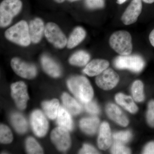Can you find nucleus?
<instances>
[{
    "label": "nucleus",
    "mask_w": 154,
    "mask_h": 154,
    "mask_svg": "<svg viewBox=\"0 0 154 154\" xmlns=\"http://www.w3.org/2000/svg\"><path fill=\"white\" fill-rule=\"evenodd\" d=\"M67 86L71 92L83 103H87L93 99L94 90L86 77L80 75L72 77L68 81Z\"/></svg>",
    "instance_id": "obj_1"
},
{
    "label": "nucleus",
    "mask_w": 154,
    "mask_h": 154,
    "mask_svg": "<svg viewBox=\"0 0 154 154\" xmlns=\"http://www.w3.org/2000/svg\"><path fill=\"white\" fill-rule=\"evenodd\" d=\"M109 42L111 48L120 55H129L132 52V38L127 31L114 32L110 36Z\"/></svg>",
    "instance_id": "obj_2"
},
{
    "label": "nucleus",
    "mask_w": 154,
    "mask_h": 154,
    "mask_svg": "<svg viewBox=\"0 0 154 154\" xmlns=\"http://www.w3.org/2000/svg\"><path fill=\"white\" fill-rule=\"evenodd\" d=\"M7 39L22 46H27L31 42L28 25L25 21H20L6 30Z\"/></svg>",
    "instance_id": "obj_3"
},
{
    "label": "nucleus",
    "mask_w": 154,
    "mask_h": 154,
    "mask_svg": "<svg viewBox=\"0 0 154 154\" xmlns=\"http://www.w3.org/2000/svg\"><path fill=\"white\" fill-rule=\"evenodd\" d=\"M22 3L20 0H4L0 5V23L2 27L10 25L13 18L21 11Z\"/></svg>",
    "instance_id": "obj_4"
},
{
    "label": "nucleus",
    "mask_w": 154,
    "mask_h": 154,
    "mask_svg": "<svg viewBox=\"0 0 154 154\" xmlns=\"http://www.w3.org/2000/svg\"><path fill=\"white\" fill-rule=\"evenodd\" d=\"M114 66L119 69H128L134 72H140L145 66L143 58L138 55H120L114 61Z\"/></svg>",
    "instance_id": "obj_5"
},
{
    "label": "nucleus",
    "mask_w": 154,
    "mask_h": 154,
    "mask_svg": "<svg viewBox=\"0 0 154 154\" xmlns=\"http://www.w3.org/2000/svg\"><path fill=\"white\" fill-rule=\"evenodd\" d=\"M45 35L49 42L59 48L66 45L67 39L59 27L55 23L49 22L45 28Z\"/></svg>",
    "instance_id": "obj_6"
},
{
    "label": "nucleus",
    "mask_w": 154,
    "mask_h": 154,
    "mask_svg": "<svg viewBox=\"0 0 154 154\" xmlns=\"http://www.w3.org/2000/svg\"><path fill=\"white\" fill-rule=\"evenodd\" d=\"M119 81L118 74L112 69L107 68L97 76L96 83L99 88L110 91L117 85Z\"/></svg>",
    "instance_id": "obj_7"
},
{
    "label": "nucleus",
    "mask_w": 154,
    "mask_h": 154,
    "mask_svg": "<svg viewBox=\"0 0 154 154\" xmlns=\"http://www.w3.org/2000/svg\"><path fill=\"white\" fill-rule=\"evenodd\" d=\"M11 89L12 98L17 107L20 110H24L29 99L26 85L23 82H17L11 85Z\"/></svg>",
    "instance_id": "obj_8"
},
{
    "label": "nucleus",
    "mask_w": 154,
    "mask_h": 154,
    "mask_svg": "<svg viewBox=\"0 0 154 154\" xmlns=\"http://www.w3.org/2000/svg\"><path fill=\"white\" fill-rule=\"evenodd\" d=\"M11 65L17 74L25 79H33L37 73L36 67L33 65L26 63L18 58H14L11 60Z\"/></svg>",
    "instance_id": "obj_9"
},
{
    "label": "nucleus",
    "mask_w": 154,
    "mask_h": 154,
    "mask_svg": "<svg viewBox=\"0 0 154 154\" xmlns=\"http://www.w3.org/2000/svg\"><path fill=\"white\" fill-rule=\"evenodd\" d=\"M51 138L53 143L61 151H65L71 145V139L68 130L60 127L56 128L52 131Z\"/></svg>",
    "instance_id": "obj_10"
},
{
    "label": "nucleus",
    "mask_w": 154,
    "mask_h": 154,
    "mask_svg": "<svg viewBox=\"0 0 154 154\" xmlns=\"http://www.w3.org/2000/svg\"><path fill=\"white\" fill-rule=\"evenodd\" d=\"M31 123L33 132L38 137H42L47 133L48 123L45 116L41 111H33L31 116Z\"/></svg>",
    "instance_id": "obj_11"
},
{
    "label": "nucleus",
    "mask_w": 154,
    "mask_h": 154,
    "mask_svg": "<svg viewBox=\"0 0 154 154\" xmlns=\"http://www.w3.org/2000/svg\"><path fill=\"white\" fill-rule=\"evenodd\" d=\"M142 11L141 0H132L121 17L124 25H128L137 22Z\"/></svg>",
    "instance_id": "obj_12"
},
{
    "label": "nucleus",
    "mask_w": 154,
    "mask_h": 154,
    "mask_svg": "<svg viewBox=\"0 0 154 154\" xmlns=\"http://www.w3.org/2000/svg\"><path fill=\"white\" fill-rule=\"evenodd\" d=\"M106 112L111 120L121 126L126 127L129 124V120L126 115L115 104H108L106 106Z\"/></svg>",
    "instance_id": "obj_13"
},
{
    "label": "nucleus",
    "mask_w": 154,
    "mask_h": 154,
    "mask_svg": "<svg viewBox=\"0 0 154 154\" xmlns=\"http://www.w3.org/2000/svg\"><path fill=\"white\" fill-rule=\"evenodd\" d=\"M112 143V135L110 125L107 122L101 124L98 138V145L102 150H106L110 148Z\"/></svg>",
    "instance_id": "obj_14"
},
{
    "label": "nucleus",
    "mask_w": 154,
    "mask_h": 154,
    "mask_svg": "<svg viewBox=\"0 0 154 154\" xmlns=\"http://www.w3.org/2000/svg\"><path fill=\"white\" fill-rule=\"evenodd\" d=\"M109 65V62L106 60H94L86 66L83 72L89 76H95L108 68Z\"/></svg>",
    "instance_id": "obj_15"
},
{
    "label": "nucleus",
    "mask_w": 154,
    "mask_h": 154,
    "mask_svg": "<svg viewBox=\"0 0 154 154\" xmlns=\"http://www.w3.org/2000/svg\"><path fill=\"white\" fill-rule=\"evenodd\" d=\"M30 39L34 43H37L41 40L44 30L43 21L39 18L32 20L28 25Z\"/></svg>",
    "instance_id": "obj_16"
},
{
    "label": "nucleus",
    "mask_w": 154,
    "mask_h": 154,
    "mask_svg": "<svg viewBox=\"0 0 154 154\" xmlns=\"http://www.w3.org/2000/svg\"><path fill=\"white\" fill-rule=\"evenodd\" d=\"M42 65L46 73L54 78L60 75L61 71L59 66L47 55H43L41 58Z\"/></svg>",
    "instance_id": "obj_17"
},
{
    "label": "nucleus",
    "mask_w": 154,
    "mask_h": 154,
    "mask_svg": "<svg viewBox=\"0 0 154 154\" xmlns=\"http://www.w3.org/2000/svg\"><path fill=\"white\" fill-rule=\"evenodd\" d=\"M116 102L127 111L131 113H135L138 108L133 99L122 93H119L115 96Z\"/></svg>",
    "instance_id": "obj_18"
},
{
    "label": "nucleus",
    "mask_w": 154,
    "mask_h": 154,
    "mask_svg": "<svg viewBox=\"0 0 154 154\" xmlns=\"http://www.w3.org/2000/svg\"><path fill=\"white\" fill-rule=\"evenodd\" d=\"M99 120L96 117L82 119L80 121V126L84 132L88 134H94L99 126Z\"/></svg>",
    "instance_id": "obj_19"
},
{
    "label": "nucleus",
    "mask_w": 154,
    "mask_h": 154,
    "mask_svg": "<svg viewBox=\"0 0 154 154\" xmlns=\"http://www.w3.org/2000/svg\"><path fill=\"white\" fill-rule=\"evenodd\" d=\"M57 122L59 126L67 130L71 131L72 129L73 122L71 116L68 111L61 106H60L59 109Z\"/></svg>",
    "instance_id": "obj_20"
},
{
    "label": "nucleus",
    "mask_w": 154,
    "mask_h": 154,
    "mask_svg": "<svg viewBox=\"0 0 154 154\" xmlns=\"http://www.w3.org/2000/svg\"><path fill=\"white\" fill-rule=\"evenodd\" d=\"M62 100L64 106L69 113L76 115L82 112V106L68 94L64 93L62 96Z\"/></svg>",
    "instance_id": "obj_21"
},
{
    "label": "nucleus",
    "mask_w": 154,
    "mask_h": 154,
    "mask_svg": "<svg viewBox=\"0 0 154 154\" xmlns=\"http://www.w3.org/2000/svg\"><path fill=\"white\" fill-rule=\"evenodd\" d=\"M86 35L85 30L81 27H77L73 30L67 42V47L73 48L79 44L85 39Z\"/></svg>",
    "instance_id": "obj_22"
},
{
    "label": "nucleus",
    "mask_w": 154,
    "mask_h": 154,
    "mask_svg": "<svg viewBox=\"0 0 154 154\" xmlns=\"http://www.w3.org/2000/svg\"><path fill=\"white\" fill-rule=\"evenodd\" d=\"M59 105L58 100L54 99L50 101L42 102V107L48 118L53 119L57 117Z\"/></svg>",
    "instance_id": "obj_23"
},
{
    "label": "nucleus",
    "mask_w": 154,
    "mask_h": 154,
    "mask_svg": "<svg viewBox=\"0 0 154 154\" xmlns=\"http://www.w3.org/2000/svg\"><path fill=\"white\" fill-rule=\"evenodd\" d=\"M11 122L15 129L19 133H25L28 130L27 122L23 116L19 113H14L11 117Z\"/></svg>",
    "instance_id": "obj_24"
},
{
    "label": "nucleus",
    "mask_w": 154,
    "mask_h": 154,
    "mask_svg": "<svg viewBox=\"0 0 154 154\" xmlns=\"http://www.w3.org/2000/svg\"><path fill=\"white\" fill-rule=\"evenodd\" d=\"M90 59L89 54L84 51H79L71 57L69 62L71 64L78 66H83L88 63Z\"/></svg>",
    "instance_id": "obj_25"
},
{
    "label": "nucleus",
    "mask_w": 154,
    "mask_h": 154,
    "mask_svg": "<svg viewBox=\"0 0 154 154\" xmlns=\"http://www.w3.org/2000/svg\"><path fill=\"white\" fill-rule=\"evenodd\" d=\"M143 83L140 80H137L133 83L131 92L133 99L137 102H143L145 99Z\"/></svg>",
    "instance_id": "obj_26"
},
{
    "label": "nucleus",
    "mask_w": 154,
    "mask_h": 154,
    "mask_svg": "<svg viewBox=\"0 0 154 154\" xmlns=\"http://www.w3.org/2000/svg\"><path fill=\"white\" fill-rule=\"evenodd\" d=\"M26 148L28 154H43V152L39 144L33 137H28L26 140Z\"/></svg>",
    "instance_id": "obj_27"
},
{
    "label": "nucleus",
    "mask_w": 154,
    "mask_h": 154,
    "mask_svg": "<svg viewBox=\"0 0 154 154\" xmlns=\"http://www.w3.org/2000/svg\"><path fill=\"white\" fill-rule=\"evenodd\" d=\"M13 140V136L10 128L5 125L0 126V141L1 143H11Z\"/></svg>",
    "instance_id": "obj_28"
},
{
    "label": "nucleus",
    "mask_w": 154,
    "mask_h": 154,
    "mask_svg": "<svg viewBox=\"0 0 154 154\" xmlns=\"http://www.w3.org/2000/svg\"><path fill=\"white\" fill-rule=\"evenodd\" d=\"M132 134L128 131H121L115 133L113 135V138L117 141L122 143H127L131 138Z\"/></svg>",
    "instance_id": "obj_29"
},
{
    "label": "nucleus",
    "mask_w": 154,
    "mask_h": 154,
    "mask_svg": "<svg viewBox=\"0 0 154 154\" xmlns=\"http://www.w3.org/2000/svg\"><path fill=\"white\" fill-rule=\"evenodd\" d=\"M111 152L112 154H130L129 148L123 145L122 143L117 141L113 144L111 147Z\"/></svg>",
    "instance_id": "obj_30"
},
{
    "label": "nucleus",
    "mask_w": 154,
    "mask_h": 154,
    "mask_svg": "<svg viewBox=\"0 0 154 154\" xmlns=\"http://www.w3.org/2000/svg\"><path fill=\"white\" fill-rule=\"evenodd\" d=\"M146 120L151 127L154 128V100L149 102L146 113Z\"/></svg>",
    "instance_id": "obj_31"
},
{
    "label": "nucleus",
    "mask_w": 154,
    "mask_h": 154,
    "mask_svg": "<svg viewBox=\"0 0 154 154\" xmlns=\"http://www.w3.org/2000/svg\"><path fill=\"white\" fill-rule=\"evenodd\" d=\"M86 6L91 9H102L105 5V0H86Z\"/></svg>",
    "instance_id": "obj_32"
},
{
    "label": "nucleus",
    "mask_w": 154,
    "mask_h": 154,
    "mask_svg": "<svg viewBox=\"0 0 154 154\" xmlns=\"http://www.w3.org/2000/svg\"><path fill=\"white\" fill-rule=\"evenodd\" d=\"M85 108L89 113L93 114H98L100 112V109L95 101H92L85 103Z\"/></svg>",
    "instance_id": "obj_33"
},
{
    "label": "nucleus",
    "mask_w": 154,
    "mask_h": 154,
    "mask_svg": "<svg viewBox=\"0 0 154 154\" xmlns=\"http://www.w3.org/2000/svg\"><path fill=\"white\" fill-rule=\"evenodd\" d=\"M80 154H98L99 152L96 149L90 145L85 144L83 146L82 148L80 151Z\"/></svg>",
    "instance_id": "obj_34"
},
{
    "label": "nucleus",
    "mask_w": 154,
    "mask_h": 154,
    "mask_svg": "<svg viewBox=\"0 0 154 154\" xmlns=\"http://www.w3.org/2000/svg\"><path fill=\"white\" fill-rule=\"evenodd\" d=\"M143 154H154V142L148 143L144 149Z\"/></svg>",
    "instance_id": "obj_35"
},
{
    "label": "nucleus",
    "mask_w": 154,
    "mask_h": 154,
    "mask_svg": "<svg viewBox=\"0 0 154 154\" xmlns=\"http://www.w3.org/2000/svg\"><path fill=\"white\" fill-rule=\"evenodd\" d=\"M149 38L151 44L154 47V28L150 33Z\"/></svg>",
    "instance_id": "obj_36"
},
{
    "label": "nucleus",
    "mask_w": 154,
    "mask_h": 154,
    "mask_svg": "<svg viewBox=\"0 0 154 154\" xmlns=\"http://www.w3.org/2000/svg\"><path fill=\"white\" fill-rule=\"evenodd\" d=\"M143 2L147 4H152L154 3V0H143Z\"/></svg>",
    "instance_id": "obj_37"
},
{
    "label": "nucleus",
    "mask_w": 154,
    "mask_h": 154,
    "mask_svg": "<svg viewBox=\"0 0 154 154\" xmlns=\"http://www.w3.org/2000/svg\"><path fill=\"white\" fill-rule=\"evenodd\" d=\"M127 0H117V3L119 5H122V4L125 2Z\"/></svg>",
    "instance_id": "obj_38"
},
{
    "label": "nucleus",
    "mask_w": 154,
    "mask_h": 154,
    "mask_svg": "<svg viewBox=\"0 0 154 154\" xmlns=\"http://www.w3.org/2000/svg\"><path fill=\"white\" fill-rule=\"evenodd\" d=\"M56 2H57L58 3H62L65 0H54Z\"/></svg>",
    "instance_id": "obj_39"
},
{
    "label": "nucleus",
    "mask_w": 154,
    "mask_h": 154,
    "mask_svg": "<svg viewBox=\"0 0 154 154\" xmlns=\"http://www.w3.org/2000/svg\"><path fill=\"white\" fill-rule=\"evenodd\" d=\"M68 1H70V2H75V1H78V0H68Z\"/></svg>",
    "instance_id": "obj_40"
}]
</instances>
